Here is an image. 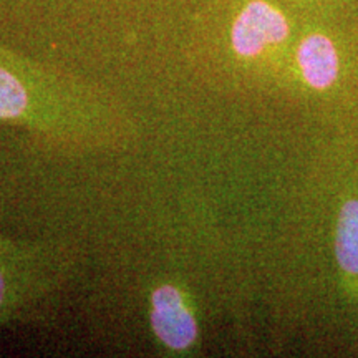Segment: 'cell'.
<instances>
[{"mask_svg": "<svg viewBox=\"0 0 358 358\" xmlns=\"http://www.w3.org/2000/svg\"><path fill=\"white\" fill-rule=\"evenodd\" d=\"M292 209L303 315L332 355H358V141L315 128Z\"/></svg>", "mask_w": 358, "mask_h": 358, "instance_id": "obj_1", "label": "cell"}, {"mask_svg": "<svg viewBox=\"0 0 358 358\" xmlns=\"http://www.w3.org/2000/svg\"><path fill=\"white\" fill-rule=\"evenodd\" d=\"M0 120L29 124L73 145L123 136V120L100 93L0 48Z\"/></svg>", "mask_w": 358, "mask_h": 358, "instance_id": "obj_3", "label": "cell"}, {"mask_svg": "<svg viewBox=\"0 0 358 358\" xmlns=\"http://www.w3.org/2000/svg\"><path fill=\"white\" fill-rule=\"evenodd\" d=\"M279 92L308 127H345L358 101V27L352 15H302Z\"/></svg>", "mask_w": 358, "mask_h": 358, "instance_id": "obj_2", "label": "cell"}, {"mask_svg": "<svg viewBox=\"0 0 358 358\" xmlns=\"http://www.w3.org/2000/svg\"><path fill=\"white\" fill-rule=\"evenodd\" d=\"M217 42L226 64L279 90L302 15L287 0H221Z\"/></svg>", "mask_w": 358, "mask_h": 358, "instance_id": "obj_4", "label": "cell"}, {"mask_svg": "<svg viewBox=\"0 0 358 358\" xmlns=\"http://www.w3.org/2000/svg\"><path fill=\"white\" fill-rule=\"evenodd\" d=\"M301 15H342L352 10V0H287Z\"/></svg>", "mask_w": 358, "mask_h": 358, "instance_id": "obj_7", "label": "cell"}, {"mask_svg": "<svg viewBox=\"0 0 358 358\" xmlns=\"http://www.w3.org/2000/svg\"><path fill=\"white\" fill-rule=\"evenodd\" d=\"M345 128L353 134V138L358 141V101H357L355 108H353V111H352V116H350V120H348V123L345 124Z\"/></svg>", "mask_w": 358, "mask_h": 358, "instance_id": "obj_8", "label": "cell"}, {"mask_svg": "<svg viewBox=\"0 0 358 358\" xmlns=\"http://www.w3.org/2000/svg\"><path fill=\"white\" fill-rule=\"evenodd\" d=\"M150 306L151 327L161 345L178 353L198 348L199 324L194 306L182 290L171 284L159 285L151 294Z\"/></svg>", "mask_w": 358, "mask_h": 358, "instance_id": "obj_6", "label": "cell"}, {"mask_svg": "<svg viewBox=\"0 0 358 358\" xmlns=\"http://www.w3.org/2000/svg\"><path fill=\"white\" fill-rule=\"evenodd\" d=\"M350 15L353 22H355L357 27H358V0H352V10H350Z\"/></svg>", "mask_w": 358, "mask_h": 358, "instance_id": "obj_9", "label": "cell"}, {"mask_svg": "<svg viewBox=\"0 0 358 358\" xmlns=\"http://www.w3.org/2000/svg\"><path fill=\"white\" fill-rule=\"evenodd\" d=\"M65 259L60 249L40 250L0 243V320L62 284Z\"/></svg>", "mask_w": 358, "mask_h": 358, "instance_id": "obj_5", "label": "cell"}]
</instances>
